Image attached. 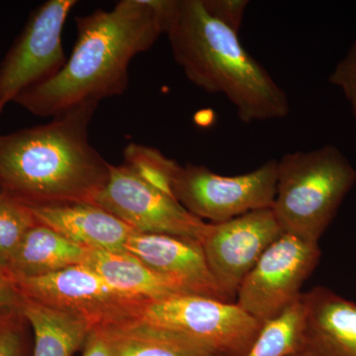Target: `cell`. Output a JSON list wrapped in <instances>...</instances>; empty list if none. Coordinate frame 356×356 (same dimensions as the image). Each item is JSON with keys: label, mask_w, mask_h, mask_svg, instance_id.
<instances>
[{"label": "cell", "mask_w": 356, "mask_h": 356, "mask_svg": "<svg viewBox=\"0 0 356 356\" xmlns=\"http://www.w3.org/2000/svg\"><path fill=\"white\" fill-rule=\"evenodd\" d=\"M170 6L172 0H121L111 10L76 17V42L64 67L15 103L54 118L83 103L123 95L131 62L165 34Z\"/></svg>", "instance_id": "cell-1"}, {"label": "cell", "mask_w": 356, "mask_h": 356, "mask_svg": "<svg viewBox=\"0 0 356 356\" xmlns=\"http://www.w3.org/2000/svg\"><path fill=\"white\" fill-rule=\"evenodd\" d=\"M97 106L83 103L44 125L0 135V191L28 206L92 203L111 168L89 142Z\"/></svg>", "instance_id": "cell-2"}, {"label": "cell", "mask_w": 356, "mask_h": 356, "mask_svg": "<svg viewBox=\"0 0 356 356\" xmlns=\"http://www.w3.org/2000/svg\"><path fill=\"white\" fill-rule=\"evenodd\" d=\"M165 34L188 81L226 97L243 123L286 118L290 103L284 89L202 0H172Z\"/></svg>", "instance_id": "cell-3"}, {"label": "cell", "mask_w": 356, "mask_h": 356, "mask_svg": "<svg viewBox=\"0 0 356 356\" xmlns=\"http://www.w3.org/2000/svg\"><path fill=\"white\" fill-rule=\"evenodd\" d=\"M355 182V168L332 145L283 154L273 206L283 233L318 243Z\"/></svg>", "instance_id": "cell-4"}, {"label": "cell", "mask_w": 356, "mask_h": 356, "mask_svg": "<svg viewBox=\"0 0 356 356\" xmlns=\"http://www.w3.org/2000/svg\"><path fill=\"white\" fill-rule=\"evenodd\" d=\"M216 356H243L261 323L236 303L195 294L147 302L136 318Z\"/></svg>", "instance_id": "cell-5"}, {"label": "cell", "mask_w": 356, "mask_h": 356, "mask_svg": "<svg viewBox=\"0 0 356 356\" xmlns=\"http://www.w3.org/2000/svg\"><path fill=\"white\" fill-rule=\"evenodd\" d=\"M277 184V161L270 159L252 172L227 177L203 165H178L172 194L194 216L212 224L252 211L273 208Z\"/></svg>", "instance_id": "cell-6"}, {"label": "cell", "mask_w": 356, "mask_h": 356, "mask_svg": "<svg viewBox=\"0 0 356 356\" xmlns=\"http://www.w3.org/2000/svg\"><path fill=\"white\" fill-rule=\"evenodd\" d=\"M92 203L118 218L140 234H163L202 243L210 229L177 199L158 191L124 163L111 165L108 179Z\"/></svg>", "instance_id": "cell-7"}, {"label": "cell", "mask_w": 356, "mask_h": 356, "mask_svg": "<svg viewBox=\"0 0 356 356\" xmlns=\"http://www.w3.org/2000/svg\"><path fill=\"white\" fill-rule=\"evenodd\" d=\"M76 0H48L38 7L0 64V113L27 89L48 81L67 58L62 35Z\"/></svg>", "instance_id": "cell-8"}, {"label": "cell", "mask_w": 356, "mask_h": 356, "mask_svg": "<svg viewBox=\"0 0 356 356\" xmlns=\"http://www.w3.org/2000/svg\"><path fill=\"white\" fill-rule=\"evenodd\" d=\"M13 280L23 296L86 318L95 327L136 318L149 302L119 291L84 264L40 277Z\"/></svg>", "instance_id": "cell-9"}, {"label": "cell", "mask_w": 356, "mask_h": 356, "mask_svg": "<svg viewBox=\"0 0 356 356\" xmlns=\"http://www.w3.org/2000/svg\"><path fill=\"white\" fill-rule=\"evenodd\" d=\"M320 257L318 243L283 234L243 281L236 303L261 324L275 317L301 298Z\"/></svg>", "instance_id": "cell-10"}, {"label": "cell", "mask_w": 356, "mask_h": 356, "mask_svg": "<svg viewBox=\"0 0 356 356\" xmlns=\"http://www.w3.org/2000/svg\"><path fill=\"white\" fill-rule=\"evenodd\" d=\"M273 208L212 224L202 248L222 299L233 303L243 281L267 248L283 235Z\"/></svg>", "instance_id": "cell-11"}, {"label": "cell", "mask_w": 356, "mask_h": 356, "mask_svg": "<svg viewBox=\"0 0 356 356\" xmlns=\"http://www.w3.org/2000/svg\"><path fill=\"white\" fill-rule=\"evenodd\" d=\"M124 250L191 294L222 300L206 261L202 243L197 241L163 234L136 233Z\"/></svg>", "instance_id": "cell-12"}, {"label": "cell", "mask_w": 356, "mask_h": 356, "mask_svg": "<svg viewBox=\"0 0 356 356\" xmlns=\"http://www.w3.org/2000/svg\"><path fill=\"white\" fill-rule=\"evenodd\" d=\"M29 207L38 224L88 250L122 252L129 238L137 233L95 203L81 201Z\"/></svg>", "instance_id": "cell-13"}, {"label": "cell", "mask_w": 356, "mask_h": 356, "mask_svg": "<svg viewBox=\"0 0 356 356\" xmlns=\"http://www.w3.org/2000/svg\"><path fill=\"white\" fill-rule=\"evenodd\" d=\"M308 356H356V304L327 287L302 294Z\"/></svg>", "instance_id": "cell-14"}, {"label": "cell", "mask_w": 356, "mask_h": 356, "mask_svg": "<svg viewBox=\"0 0 356 356\" xmlns=\"http://www.w3.org/2000/svg\"><path fill=\"white\" fill-rule=\"evenodd\" d=\"M83 264L119 291L145 301L191 294L175 281L149 268L126 250H89Z\"/></svg>", "instance_id": "cell-15"}, {"label": "cell", "mask_w": 356, "mask_h": 356, "mask_svg": "<svg viewBox=\"0 0 356 356\" xmlns=\"http://www.w3.org/2000/svg\"><path fill=\"white\" fill-rule=\"evenodd\" d=\"M88 248L49 227L37 224L28 232L6 267L11 278H33L58 273L86 261Z\"/></svg>", "instance_id": "cell-16"}, {"label": "cell", "mask_w": 356, "mask_h": 356, "mask_svg": "<svg viewBox=\"0 0 356 356\" xmlns=\"http://www.w3.org/2000/svg\"><path fill=\"white\" fill-rule=\"evenodd\" d=\"M19 312L34 332L33 356H74L95 327L86 318L23 295Z\"/></svg>", "instance_id": "cell-17"}, {"label": "cell", "mask_w": 356, "mask_h": 356, "mask_svg": "<svg viewBox=\"0 0 356 356\" xmlns=\"http://www.w3.org/2000/svg\"><path fill=\"white\" fill-rule=\"evenodd\" d=\"M102 327L116 356H216L177 334L136 318Z\"/></svg>", "instance_id": "cell-18"}, {"label": "cell", "mask_w": 356, "mask_h": 356, "mask_svg": "<svg viewBox=\"0 0 356 356\" xmlns=\"http://www.w3.org/2000/svg\"><path fill=\"white\" fill-rule=\"evenodd\" d=\"M306 308L303 299L262 323L254 343L243 356H290L303 350Z\"/></svg>", "instance_id": "cell-19"}, {"label": "cell", "mask_w": 356, "mask_h": 356, "mask_svg": "<svg viewBox=\"0 0 356 356\" xmlns=\"http://www.w3.org/2000/svg\"><path fill=\"white\" fill-rule=\"evenodd\" d=\"M37 224L29 206L0 191V266L4 270L24 236Z\"/></svg>", "instance_id": "cell-20"}, {"label": "cell", "mask_w": 356, "mask_h": 356, "mask_svg": "<svg viewBox=\"0 0 356 356\" xmlns=\"http://www.w3.org/2000/svg\"><path fill=\"white\" fill-rule=\"evenodd\" d=\"M124 158L125 163L147 184L175 198L172 180L179 163L168 159L158 149L138 144L128 145Z\"/></svg>", "instance_id": "cell-21"}, {"label": "cell", "mask_w": 356, "mask_h": 356, "mask_svg": "<svg viewBox=\"0 0 356 356\" xmlns=\"http://www.w3.org/2000/svg\"><path fill=\"white\" fill-rule=\"evenodd\" d=\"M330 83L341 89L356 120V38L329 76Z\"/></svg>", "instance_id": "cell-22"}, {"label": "cell", "mask_w": 356, "mask_h": 356, "mask_svg": "<svg viewBox=\"0 0 356 356\" xmlns=\"http://www.w3.org/2000/svg\"><path fill=\"white\" fill-rule=\"evenodd\" d=\"M204 7L222 24L238 33L248 6V0H202Z\"/></svg>", "instance_id": "cell-23"}, {"label": "cell", "mask_w": 356, "mask_h": 356, "mask_svg": "<svg viewBox=\"0 0 356 356\" xmlns=\"http://www.w3.org/2000/svg\"><path fill=\"white\" fill-rule=\"evenodd\" d=\"M22 295L13 278L0 266V315L21 317L20 305Z\"/></svg>", "instance_id": "cell-24"}, {"label": "cell", "mask_w": 356, "mask_h": 356, "mask_svg": "<svg viewBox=\"0 0 356 356\" xmlns=\"http://www.w3.org/2000/svg\"><path fill=\"white\" fill-rule=\"evenodd\" d=\"M21 318H11L0 331V356H25Z\"/></svg>", "instance_id": "cell-25"}, {"label": "cell", "mask_w": 356, "mask_h": 356, "mask_svg": "<svg viewBox=\"0 0 356 356\" xmlns=\"http://www.w3.org/2000/svg\"><path fill=\"white\" fill-rule=\"evenodd\" d=\"M83 348V356H116L111 341L102 327H93Z\"/></svg>", "instance_id": "cell-26"}, {"label": "cell", "mask_w": 356, "mask_h": 356, "mask_svg": "<svg viewBox=\"0 0 356 356\" xmlns=\"http://www.w3.org/2000/svg\"><path fill=\"white\" fill-rule=\"evenodd\" d=\"M17 318V317H6V316L0 315V331H1L2 327L6 325V323L8 322L11 318ZM22 318V317H21Z\"/></svg>", "instance_id": "cell-27"}, {"label": "cell", "mask_w": 356, "mask_h": 356, "mask_svg": "<svg viewBox=\"0 0 356 356\" xmlns=\"http://www.w3.org/2000/svg\"><path fill=\"white\" fill-rule=\"evenodd\" d=\"M290 356H308V355H307L305 351L301 350V351H299V353H295V355H292Z\"/></svg>", "instance_id": "cell-28"}]
</instances>
